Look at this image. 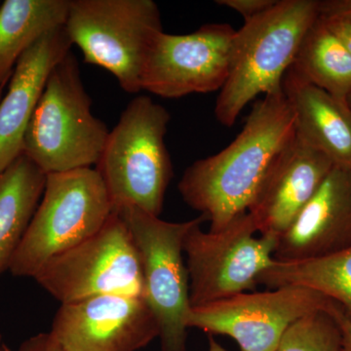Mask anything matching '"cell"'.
<instances>
[{
	"mask_svg": "<svg viewBox=\"0 0 351 351\" xmlns=\"http://www.w3.org/2000/svg\"><path fill=\"white\" fill-rule=\"evenodd\" d=\"M294 135V113L283 90L265 95L232 143L186 168L180 195L206 218L210 232L223 230L248 212L270 166Z\"/></svg>",
	"mask_w": 351,
	"mask_h": 351,
	"instance_id": "6da1fadb",
	"label": "cell"
},
{
	"mask_svg": "<svg viewBox=\"0 0 351 351\" xmlns=\"http://www.w3.org/2000/svg\"><path fill=\"white\" fill-rule=\"evenodd\" d=\"M318 5L316 0H277L235 32L230 73L215 108L219 123L232 127L258 95L282 91L284 75L319 15Z\"/></svg>",
	"mask_w": 351,
	"mask_h": 351,
	"instance_id": "7a4b0ae2",
	"label": "cell"
},
{
	"mask_svg": "<svg viewBox=\"0 0 351 351\" xmlns=\"http://www.w3.org/2000/svg\"><path fill=\"white\" fill-rule=\"evenodd\" d=\"M170 119L162 106L138 96L110 131L95 169L105 184L113 211L135 207L160 216L173 178L165 144Z\"/></svg>",
	"mask_w": 351,
	"mask_h": 351,
	"instance_id": "3957f363",
	"label": "cell"
},
{
	"mask_svg": "<svg viewBox=\"0 0 351 351\" xmlns=\"http://www.w3.org/2000/svg\"><path fill=\"white\" fill-rule=\"evenodd\" d=\"M91 105L69 52L46 82L25 132L24 154L46 175L96 166L110 131Z\"/></svg>",
	"mask_w": 351,
	"mask_h": 351,
	"instance_id": "277c9868",
	"label": "cell"
},
{
	"mask_svg": "<svg viewBox=\"0 0 351 351\" xmlns=\"http://www.w3.org/2000/svg\"><path fill=\"white\" fill-rule=\"evenodd\" d=\"M112 213L107 189L95 168L46 175L43 197L9 271L34 278L51 258L93 237Z\"/></svg>",
	"mask_w": 351,
	"mask_h": 351,
	"instance_id": "5b68a950",
	"label": "cell"
},
{
	"mask_svg": "<svg viewBox=\"0 0 351 351\" xmlns=\"http://www.w3.org/2000/svg\"><path fill=\"white\" fill-rule=\"evenodd\" d=\"M85 63L107 69L127 93L142 91L152 40L163 31L152 0H71L64 24Z\"/></svg>",
	"mask_w": 351,
	"mask_h": 351,
	"instance_id": "8992f818",
	"label": "cell"
},
{
	"mask_svg": "<svg viewBox=\"0 0 351 351\" xmlns=\"http://www.w3.org/2000/svg\"><path fill=\"white\" fill-rule=\"evenodd\" d=\"M34 279L62 304L101 295L145 299L140 254L114 211L93 237L51 258Z\"/></svg>",
	"mask_w": 351,
	"mask_h": 351,
	"instance_id": "52a82bcc",
	"label": "cell"
},
{
	"mask_svg": "<svg viewBox=\"0 0 351 351\" xmlns=\"http://www.w3.org/2000/svg\"><path fill=\"white\" fill-rule=\"evenodd\" d=\"M201 215L184 242L191 306H203L254 291L261 274L274 262L278 239L256 237L255 221L247 212L218 232H203Z\"/></svg>",
	"mask_w": 351,
	"mask_h": 351,
	"instance_id": "ba28073f",
	"label": "cell"
},
{
	"mask_svg": "<svg viewBox=\"0 0 351 351\" xmlns=\"http://www.w3.org/2000/svg\"><path fill=\"white\" fill-rule=\"evenodd\" d=\"M115 212L140 254L145 300L158 322L161 351H186V316L191 306L184 242L198 218L173 223L135 207Z\"/></svg>",
	"mask_w": 351,
	"mask_h": 351,
	"instance_id": "9c48e42d",
	"label": "cell"
},
{
	"mask_svg": "<svg viewBox=\"0 0 351 351\" xmlns=\"http://www.w3.org/2000/svg\"><path fill=\"white\" fill-rule=\"evenodd\" d=\"M339 308L311 289L284 286L191 306L186 326L211 336L230 337L241 351H276L284 332L295 321L307 314Z\"/></svg>",
	"mask_w": 351,
	"mask_h": 351,
	"instance_id": "30bf717a",
	"label": "cell"
},
{
	"mask_svg": "<svg viewBox=\"0 0 351 351\" xmlns=\"http://www.w3.org/2000/svg\"><path fill=\"white\" fill-rule=\"evenodd\" d=\"M235 32L228 24L204 25L188 34L159 32L145 59L142 90L165 99L221 91Z\"/></svg>",
	"mask_w": 351,
	"mask_h": 351,
	"instance_id": "8fae6325",
	"label": "cell"
},
{
	"mask_svg": "<svg viewBox=\"0 0 351 351\" xmlns=\"http://www.w3.org/2000/svg\"><path fill=\"white\" fill-rule=\"evenodd\" d=\"M49 332L64 351H137L159 325L144 298L101 295L61 304Z\"/></svg>",
	"mask_w": 351,
	"mask_h": 351,
	"instance_id": "7c38bea8",
	"label": "cell"
},
{
	"mask_svg": "<svg viewBox=\"0 0 351 351\" xmlns=\"http://www.w3.org/2000/svg\"><path fill=\"white\" fill-rule=\"evenodd\" d=\"M331 159L294 135L276 157L248 209L261 235L283 234L334 167Z\"/></svg>",
	"mask_w": 351,
	"mask_h": 351,
	"instance_id": "4fadbf2b",
	"label": "cell"
},
{
	"mask_svg": "<svg viewBox=\"0 0 351 351\" xmlns=\"http://www.w3.org/2000/svg\"><path fill=\"white\" fill-rule=\"evenodd\" d=\"M351 247V167L334 165L320 188L279 237L274 258L326 257Z\"/></svg>",
	"mask_w": 351,
	"mask_h": 351,
	"instance_id": "5bb4252c",
	"label": "cell"
},
{
	"mask_svg": "<svg viewBox=\"0 0 351 351\" xmlns=\"http://www.w3.org/2000/svg\"><path fill=\"white\" fill-rule=\"evenodd\" d=\"M73 46L64 25L43 36L20 58L0 101V174L24 154L25 132L52 69Z\"/></svg>",
	"mask_w": 351,
	"mask_h": 351,
	"instance_id": "9a60e30c",
	"label": "cell"
},
{
	"mask_svg": "<svg viewBox=\"0 0 351 351\" xmlns=\"http://www.w3.org/2000/svg\"><path fill=\"white\" fill-rule=\"evenodd\" d=\"M282 90L294 113L295 135L335 165L351 167V110L346 101L306 82L292 68L284 75Z\"/></svg>",
	"mask_w": 351,
	"mask_h": 351,
	"instance_id": "2e32d148",
	"label": "cell"
},
{
	"mask_svg": "<svg viewBox=\"0 0 351 351\" xmlns=\"http://www.w3.org/2000/svg\"><path fill=\"white\" fill-rule=\"evenodd\" d=\"M46 174L25 154L0 174V276L9 270L38 209Z\"/></svg>",
	"mask_w": 351,
	"mask_h": 351,
	"instance_id": "e0dca14e",
	"label": "cell"
},
{
	"mask_svg": "<svg viewBox=\"0 0 351 351\" xmlns=\"http://www.w3.org/2000/svg\"><path fill=\"white\" fill-rule=\"evenodd\" d=\"M71 0H5L0 4V86L25 51L66 24Z\"/></svg>",
	"mask_w": 351,
	"mask_h": 351,
	"instance_id": "ac0fdd59",
	"label": "cell"
},
{
	"mask_svg": "<svg viewBox=\"0 0 351 351\" xmlns=\"http://www.w3.org/2000/svg\"><path fill=\"white\" fill-rule=\"evenodd\" d=\"M258 284L269 289L284 286L311 289L338 304L351 318V247L313 260H274L258 276Z\"/></svg>",
	"mask_w": 351,
	"mask_h": 351,
	"instance_id": "d6986e66",
	"label": "cell"
},
{
	"mask_svg": "<svg viewBox=\"0 0 351 351\" xmlns=\"http://www.w3.org/2000/svg\"><path fill=\"white\" fill-rule=\"evenodd\" d=\"M306 82L341 101L351 93V54L319 15L291 66Z\"/></svg>",
	"mask_w": 351,
	"mask_h": 351,
	"instance_id": "ffe728a7",
	"label": "cell"
},
{
	"mask_svg": "<svg viewBox=\"0 0 351 351\" xmlns=\"http://www.w3.org/2000/svg\"><path fill=\"white\" fill-rule=\"evenodd\" d=\"M317 311L293 323L276 351H343V335L336 313Z\"/></svg>",
	"mask_w": 351,
	"mask_h": 351,
	"instance_id": "44dd1931",
	"label": "cell"
},
{
	"mask_svg": "<svg viewBox=\"0 0 351 351\" xmlns=\"http://www.w3.org/2000/svg\"><path fill=\"white\" fill-rule=\"evenodd\" d=\"M219 6L228 7L237 11L245 22L253 20L276 5L277 0H217Z\"/></svg>",
	"mask_w": 351,
	"mask_h": 351,
	"instance_id": "7402d4cb",
	"label": "cell"
},
{
	"mask_svg": "<svg viewBox=\"0 0 351 351\" xmlns=\"http://www.w3.org/2000/svg\"><path fill=\"white\" fill-rule=\"evenodd\" d=\"M6 351H12L6 346ZM16 351H64L50 332H39L21 343Z\"/></svg>",
	"mask_w": 351,
	"mask_h": 351,
	"instance_id": "603a6c76",
	"label": "cell"
},
{
	"mask_svg": "<svg viewBox=\"0 0 351 351\" xmlns=\"http://www.w3.org/2000/svg\"><path fill=\"white\" fill-rule=\"evenodd\" d=\"M319 15L323 18H337L351 21V0L319 1Z\"/></svg>",
	"mask_w": 351,
	"mask_h": 351,
	"instance_id": "cb8c5ba5",
	"label": "cell"
},
{
	"mask_svg": "<svg viewBox=\"0 0 351 351\" xmlns=\"http://www.w3.org/2000/svg\"><path fill=\"white\" fill-rule=\"evenodd\" d=\"M319 17L351 54V21Z\"/></svg>",
	"mask_w": 351,
	"mask_h": 351,
	"instance_id": "d4e9b609",
	"label": "cell"
},
{
	"mask_svg": "<svg viewBox=\"0 0 351 351\" xmlns=\"http://www.w3.org/2000/svg\"><path fill=\"white\" fill-rule=\"evenodd\" d=\"M336 317L343 335V351H351V318L343 309L336 313Z\"/></svg>",
	"mask_w": 351,
	"mask_h": 351,
	"instance_id": "484cf974",
	"label": "cell"
},
{
	"mask_svg": "<svg viewBox=\"0 0 351 351\" xmlns=\"http://www.w3.org/2000/svg\"><path fill=\"white\" fill-rule=\"evenodd\" d=\"M208 351H228L223 348V346L219 345L218 341H216L213 338V336L210 335L209 336V348H208Z\"/></svg>",
	"mask_w": 351,
	"mask_h": 351,
	"instance_id": "4316f807",
	"label": "cell"
},
{
	"mask_svg": "<svg viewBox=\"0 0 351 351\" xmlns=\"http://www.w3.org/2000/svg\"><path fill=\"white\" fill-rule=\"evenodd\" d=\"M6 346L4 345L3 341H2V336L0 334V351H6Z\"/></svg>",
	"mask_w": 351,
	"mask_h": 351,
	"instance_id": "83f0119b",
	"label": "cell"
},
{
	"mask_svg": "<svg viewBox=\"0 0 351 351\" xmlns=\"http://www.w3.org/2000/svg\"><path fill=\"white\" fill-rule=\"evenodd\" d=\"M6 86L7 85H2V86H0V101H1L2 97H3L4 89H5Z\"/></svg>",
	"mask_w": 351,
	"mask_h": 351,
	"instance_id": "f1b7e54d",
	"label": "cell"
},
{
	"mask_svg": "<svg viewBox=\"0 0 351 351\" xmlns=\"http://www.w3.org/2000/svg\"><path fill=\"white\" fill-rule=\"evenodd\" d=\"M346 104H348V108H350L351 110V93L346 97Z\"/></svg>",
	"mask_w": 351,
	"mask_h": 351,
	"instance_id": "f546056e",
	"label": "cell"
}]
</instances>
